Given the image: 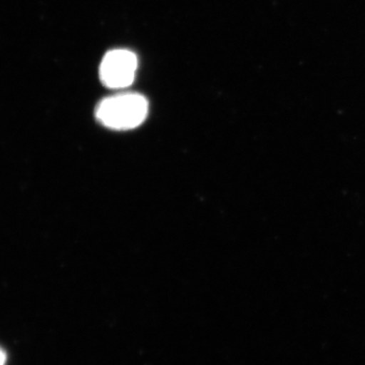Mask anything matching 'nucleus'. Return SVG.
Here are the masks:
<instances>
[{
    "label": "nucleus",
    "mask_w": 365,
    "mask_h": 365,
    "mask_svg": "<svg viewBox=\"0 0 365 365\" xmlns=\"http://www.w3.org/2000/svg\"><path fill=\"white\" fill-rule=\"evenodd\" d=\"M148 102L139 93H120L98 104L96 116L101 124L114 130H130L143 123Z\"/></svg>",
    "instance_id": "nucleus-1"
},
{
    "label": "nucleus",
    "mask_w": 365,
    "mask_h": 365,
    "mask_svg": "<svg viewBox=\"0 0 365 365\" xmlns=\"http://www.w3.org/2000/svg\"><path fill=\"white\" fill-rule=\"evenodd\" d=\"M138 66L137 57L128 50L118 49L108 52L100 67V78L109 88H125L130 86L135 78Z\"/></svg>",
    "instance_id": "nucleus-2"
},
{
    "label": "nucleus",
    "mask_w": 365,
    "mask_h": 365,
    "mask_svg": "<svg viewBox=\"0 0 365 365\" xmlns=\"http://www.w3.org/2000/svg\"><path fill=\"white\" fill-rule=\"evenodd\" d=\"M7 360L6 352L0 347V365H6Z\"/></svg>",
    "instance_id": "nucleus-3"
}]
</instances>
